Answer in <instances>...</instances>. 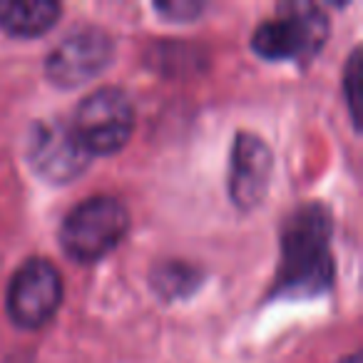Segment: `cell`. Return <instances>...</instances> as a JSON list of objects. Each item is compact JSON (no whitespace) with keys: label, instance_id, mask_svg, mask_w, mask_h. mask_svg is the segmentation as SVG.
Instances as JSON below:
<instances>
[{"label":"cell","instance_id":"8","mask_svg":"<svg viewBox=\"0 0 363 363\" xmlns=\"http://www.w3.org/2000/svg\"><path fill=\"white\" fill-rule=\"evenodd\" d=\"M274 157L269 145L252 132H242L234 142L229 167V194L239 209H254L264 199L272 179Z\"/></svg>","mask_w":363,"mask_h":363},{"label":"cell","instance_id":"13","mask_svg":"<svg viewBox=\"0 0 363 363\" xmlns=\"http://www.w3.org/2000/svg\"><path fill=\"white\" fill-rule=\"evenodd\" d=\"M338 363H361V356H358V353H351V356L341 358Z\"/></svg>","mask_w":363,"mask_h":363},{"label":"cell","instance_id":"5","mask_svg":"<svg viewBox=\"0 0 363 363\" xmlns=\"http://www.w3.org/2000/svg\"><path fill=\"white\" fill-rule=\"evenodd\" d=\"M62 303V277L48 259L33 257L11 277L6 291L8 316L21 328H40Z\"/></svg>","mask_w":363,"mask_h":363},{"label":"cell","instance_id":"1","mask_svg":"<svg viewBox=\"0 0 363 363\" xmlns=\"http://www.w3.org/2000/svg\"><path fill=\"white\" fill-rule=\"evenodd\" d=\"M331 217L321 204L298 207L281 232V264L274 294L286 298H311L331 286L333 262L328 252Z\"/></svg>","mask_w":363,"mask_h":363},{"label":"cell","instance_id":"3","mask_svg":"<svg viewBox=\"0 0 363 363\" xmlns=\"http://www.w3.org/2000/svg\"><path fill=\"white\" fill-rule=\"evenodd\" d=\"M328 38V18L311 3H294L254 30L252 48L264 60H311Z\"/></svg>","mask_w":363,"mask_h":363},{"label":"cell","instance_id":"10","mask_svg":"<svg viewBox=\"0 0 363 363\" xmlns=\"http://www.w3.org/2000/svg\"><path fill=\"white\" fill-rule=\"evenodd\" d=\"M197 284H199V274L189 264H179V262L160 264L155 269V274H152V286L164 298L187 296V294H192L197 289Z\"/></svg>","mask_w":363,"mask_h":363},{"label":"cell","instance_id":"11","mask_svg":"<svg viewBox=\"0 0 363 363\" xmlns=\"http://www.w3.org/2000/svg\"><path fill=\"white\" fill-rule=\"evenodd\" d=\"M343 90H346V105L351 112V120L358 130V102H361V52L353 50L348 57V65L343 70Z\"/></svg>","mask_w":363,"mask_h":363},{"label":"cell","instance_id":"6","mask_svg":"<svg viewBox=\"0 0 363 363\" xmlns=\"http://www.w3.org/2000/svg\"><path fill=\"white\" fill-rule=\"evenodd\" d=\"M115 43L102 28L80 26L70 30L45 57V75L52 85L72 87L85 85L97 77L112 60Z\"/></svg>","mask_w":363,"mask_h":363},{"label":"cell","instance_id":"7","mask_svg":"<svg viewBox=\"0 0 363 363\" xmlns=\"http://www.w3.org/2000/svg\"><path fill=\"white\" fill-rule=\"evenodd\" d=\"M26 157L33 172L52 184L77 179L90 164V155L80 145L72 127L60 120H40L30 127Z\"/></svg>","mask_w":363,"mask_h":363},{"label":"cell","instance_id":"9","mask_svg":"<svg viewBox=\"0 0 363 363\" xmlns=\"http://www.w3.org/2000/svg\"><path fill=\"white\" fill-rule=\"evenodd\" d=\"M60 13L55 0H0V28L13 38H38L60 21Z\"/></svg>","mask_w":363,"mask_h":363},{"label":"cell","instance_id":"12","mask_svg":"<svg viewBox=\"0 0 363 363\" xmlns=\"http://www.w3.org/2000/svg\"><path fill=\"white\" fill-rule=\"evenodd\" d=\"M155 11L167 16L169 21H192L204 11V6L202 3H192V0H187V3H157Z\"/></svg>","mask_w":363,"mask_h":363},{"label":"cell","instance_id":"4","mask_svg":"<svg viewBox=\"0 0 363 363\" xmlns=\"http://www.w3.org/2000/svg\"><path fill=\"white\" fill-rule=\"evenodd\" d=\"M72 132L87 155H115L130 142L135 130V107L120 87H100L80 102Z\"/></svg>","mask_w":363,"mask_h":363},{"label":"cell","instance_id":"2","mask_svg":"<svg viewBox=\"0 0 363 363\" xmlns=\"http://www.w3.org/2000/svg\"><path fill=\"white\" fill-rule=\"evenodd\" d=\"M130 232V212L117 197L97 194L65 214L60 247L72 262L95 264L115 252Z\"/></svg>","mask_w":363,"mask_h":363}]
</instances>
